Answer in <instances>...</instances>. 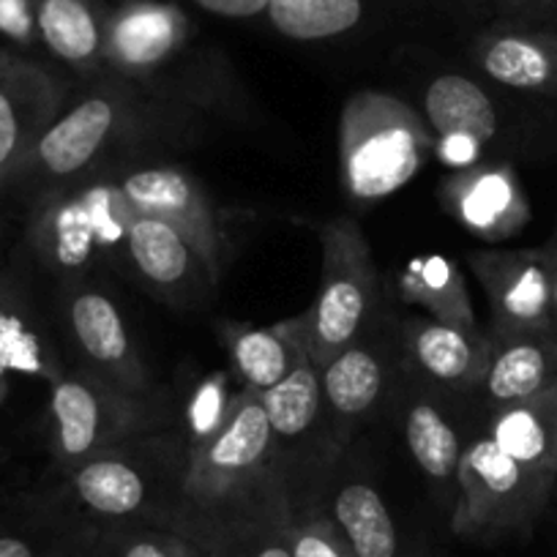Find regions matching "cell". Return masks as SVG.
I'll return each instance as SVG.
<instances>
[{
    "instance_id": "31",
    "label": "cell",
    "mask_w": 557,
    "mask_h": 557,
    "mask_svg": "<svg viewBox=\"0 0 557 557\" xmlns=\"http://www.w3.org/2000/svg\"><path fill=\"white\" fill-rule=\"evenodd\" d=\"M287 544L293 557H356L331 519L287 524Z\"/></svg>"
},
{
    "instance_id": "5",
    "label": "cell",
    "mask_w": 557,
    "mask_h": 557,
    "mask_svg": "<svg viewBox=\"0 0 557 557\" xmlns=\"http://www.w3.org/2000/svg\"><path fill=\"white\" fill-rule=\"evenodd\" d=\"M490 298L495 339L533 331H557L552 301V257L546 249L481 251L470 257Z\"/></svg>"
},
{
    "instance_id": "35",
    "label": "cell",
    "mask_w": 557,
    "mask_h": 557,
    "mask_svg": "<svg viewBox=\"0 0 557 557\" xmlns=\"http://www.w3.org/2000/svg\"><path fill=\"white\" fill-rule=\"evenodd\" d=\"M517 23L557 25V0H497Z\"/></svg>"
},
{
    "instance_id": "2",
    "label": "cell",
    "mask_w": 557,
    "mask_h": 557,
    "mask_svg": "<svg viewBox=\"0 0 557 557\" xmlns=\"http://www.w3.org/2000/svg\"><path fill=\"white\" fill-rule=\"evenodd\" d=\"M271 441L273 432L260 394L246 388L230 407L224 424L191 457L184 490L191 506L202 513L191 539L206 552L227 544L240 530L235 506L257 484Z\"/></svg>"
},
{
    "instance_id": "10",
    "label": "cell",
    "mask_w": 557,
    "mask_h": 557,
    "mask_svg": "<svg viewBox=\"0 0 557 557\" xmlns=\"http://www.w3.org/2000/svg\"><path fill=\"white\" fill-rule=\"evenodd\" d=\"M191 23L175 3L123 0L107 14L104 61L128 74L162 66L186 45Z\"/></svg>"
},
{
    "instance_id": "12",
    "label": "cell",
    "mask_w": 557,
    "mask_h": 557,
    "mask_svg": "<svg viewBox=\"0 0 557 557\" xmlns=\"http://www.w3.org/2000/svg\"><path fill=\"white\" fill-rule=\"evenodd\" d=\"M69 325L85 358L101 369L110 383H117L123 391L139 388L143 369L137 352L128 339L126 323L104 293L79 290L69 304Z\"/></svg>"
},
{
    "instance_id": "33",
    "label": "cell",
    "mask_w": 557,
    "mask_h": 557,
    "mask_svg": "<svg viewBox=\"0 0 557 557\" xmlns=\"http://www.w3.org/2000/svg\"><path fill=\"white\" fill-rule=\"evenodd\" d=\"M227 416L230 410H224V380L216 377L208 385H202V391L197 394L195 407H191V424H195L197 435L206 441L224 424Z\"/></svg>"
},
{
    "instance_id": "32",
    "label": "cell",
    "mask_w": 557,
    "mask_h": 557,
    "mask_svg": "<svg viewBox=\"0 0 557 557\" xmlns=\"http://www.w3.org/2000/svg\"><path fill=\"white\" fill-rule=\"evenodd\" d=\"M0 36L20 47L39 39L36 30V0H0Z\"/></svg>"
},
{
    "instance_id": "22",
    "label": "cell",
    "mask_w": 557,
    "mask_h": 557,
    "mask_svg": "<svg viewBox=\"0 0 557 557\" xmlns=\"http://www.w3.org/2000/svg\"><path fill=\"white\" fill-rule=\"evenodd\" d=\"M331 522L356 557H399V535L388 506L369 484L342 486Z\"/></svg>"
},
{
    "instance_id": "20",
    "label": "cell",
    "mask_w": 557,
    "mask_h": 557,
    "mask_svg": "<svg viewBox=\"0 0 557 557\" xmlns=\"http://www.w3.org/2000/svg\"><path fill=\"white\" fill-rule=\"evenodd\" d=\"M30 240H34L41 260L55 271H79L99 246L83 191L50 197L36 211Z\"/></svg>"
},
{
    "instance_id": "11",
    "label": "cell",
    "mask_w": 557,
    "mask_h": 557,
    "mask_svg": "<svg viewBox=\"0 0 557 557\" xmlns=\"http://www.w3.org/2000/svg\"><path fill=\"white\" fill-rule=\"evenodd\" d=\"M117 126V104L110 96H90L55 117L39 139L25 175L41 181H66L83 173L107 146Z\"/></svg>"
},
{
    "instance_id": "19",
    "label": "cell",
    "mask_w": 557,
    "mask_h": 557,
    "mask_svg": "<svg viewBox=\"0 0 557 557\" xmlns=\"http://www.w3.org/2000/svg\"><path fill=\"white\" fill-rule=\"evenodd\" d=\"M399 293L407 304L421 307L437 323L479 334L468 285L459 268L443 255L412 257L399 276Z\"/></svg>"
},
{
    "instance_id": "30",
    "label": "cell",
    "mask_w": 557,
    "mask_h": 557,
    "mask_svg": "<svg viewBox=\"0 0 557 557\" xmlns=\"http://www.w3.org/2000/svg\"><path fill=\"white\" fill-rule=\"evenodd\" d=\"M112 557H208V552L181 530L148 528L121 535Z\"/></svg>"
},
{
    "instance_id": "7",
    "label": "cell",
    "mask_w": 557,
    "mask_h": 557,
    "mask_svg": "<svg viewBox=\"0 0 557 557\" xmlns=\"http://www.w3.org/2000/svg\"><path fill=\"white\" fill-rule=\"evenodd\" d=\"M121 191L137 216L159 219L178 230L200 257L208 276H219L222 233L211 200L191 175L175 168H146L126 175L121 181Z\"/></svg>"
},
{
    "instance_id": "38",
    "label": "cell",
    "mask_w": 557,
    "mask_h": 557,
    "mask_svg": "<svg viewBox=\"0 0 557 557\" xmlns=\"http://www.w3.org/2000/svg\"><path fill=\"white\" fill-rule=\"evenodd\" d=\"M208 557H213V555H208ZM224 557H293L290 544H287V528L282 530V533H278L273 541L262 544L260 549L244 552V555H224Z\"/></svg>"
},
{
    "instance_id": "14",
    "label": "cell",
    "mask_w": 557,
    "mask_h": 557,
    "mask_svg": "<svg viewBox=\"0 0 557 557\" xmlns=\"http://www.w3.org/2000/svg\"><path fill=\"white\" fill-rule=\"evenodd\" d=\"M407 350L416 367L443 385L473 388L484 383L486 367L492 356V339L479 334H468L454 325L437 320L410 318L405 320Z\"/></svg>"
},
{
    "instance_id": "4",
    "label": "cell",
    "mask_w": 557,
    "mask_h": 557,
    "mask_svg": "<svg viewBox=\"0 0 557 557\" xmlns=\"http://www.w3.org/2000/svg\"><path fill=\"white\" fill-rule=\"evenodd\" d=\"M457 484L454 530L475 541L530 533L555 490V481L519 465L490 435L465 448Z\"/></svg>"
},
{
    "instance_id": "8",
    "label": "cell",
    "mask_w": 557,
    "mask_h": 557,
    "mask_svg": "<svg viewBox=\"0 0 557 557\" xmlns=\"http://www.w3.org/2000/svg\"><path fill=\"white\" fill-rule=\"evenodd\" d=\"M473 61L492 83L541 99H557V30L500 23L473 41Z\"/></svg>"
},
{
    "instance_id": "18",
    "label": "cell",
    "mask_w": 557,
    "mask_h": 557,
    "mask_svg": "<svg viewBox=\"0 0 557 557\" xmlns=\"http://www.w3.org/2000/svg\"><path fill=\"white\" fill-rule=\"evenodd\" d=\"M424 104L435 137H468L484 146L500 128L495 101L475 79L462 74H441L432 79Z\"/></svg>"
},
{
    "instance_id": "39",
    "label": "cell",
    "mask_w": 557,
    "mask_h": 557,
    "mask_svg": "<svg viewBox=\"0 0 557 557\" xmlns=\"http://www.w3.org/2000/svg\"><path fill=\"white\" fill-rule=\"evenodd\" d=\"M0 557H39L28 539L14 533H0Z\"/></svg>"
},
{
    "instance_id": "24",
    "label": "cell",
    "mask_w": 557,
    "mask_h": 557,
    "mask_svg": "<svg viewBox=\"0 0 557 557\" xmlns=\"http://www.w3.org/2000/svg\"><path fill=\"white\" fill-rule=\"evenodd\" d=\"M126 249L137 271L153 285H181L189 273L191 262H200L189 240L170 224L159 219L137 216L128 227ZM202 265V262H200Z\"/></svg>"
},
{
    "instance_id": "13",
    "label": "cell",
    "mask_w": 557,
    "mask_h": 557,
    "mask_svg": "<svg viewBox=\"0 0 557 557\" xmlns=\"http://www.w3.org/2000/svg\"><path fill=\"white\" fill-rule=\"evenodd\" d=\"M557 380V331H533L492 339L484 391L497 407L541 394Z\"/></svg>"
},
{
    "instance_id": "40",
    "label": "cell",
    "mask_w": 557,
    "mask_h": 557,
    "mask_svg": "<svg viewBox=\"0 0 557 557\" xmlns=\"http://www.w3.org/2000/svg\"><path fill=\"white\" fill-rule=\"evenodd\" d=\"M546 251H549L552 271H555V278H552V301H555V323H557V240Z\"/></svg>"
},
{
    "instance_id": "6",
    "label": "cell",
    "mask_w": 557,
    "mask_h": 557,
    "mask_svg": "<svg viewBox=\"0 0 557 557\" xmlns=\"http://www.w3.org/2000/svg\"><path fill=\"white\" fill-rule=\"evenodd\" d=\"M61 115V85L47 69L0 50V186L23 178L39 139Z\"/></svg>"
},
{
    "instance_id": "9",
    "label": "cell",
    "mask_w": 557,
    "mask_h": 557,
    "mask_svg": "<svg viewBox=\"0 0 557 557\" xmlns=\"http://www.w3.org/2000/svg\"><path fill=\"white\" fill-rule=\"evenodd\" d=\"M52 443L61 462L83 465L126 432L121 396L85 377H55L52 383Z\"/></svg>"
},
{
    "instance_id": "25",
    "label": "cell",
    "mask_w": 557,
    "mask_h": 557,
    "mask_svg": "<svg viewBox=\"0 0 557 557\" xmlns=\"http://www.w3.org/2000/svg\"><path fill=\"white\" fill-rule=\"evenodd\" d=\"M260 399L262 407H265L273 437L304 435L312 426L314 418H318L320 399H323L318 367L312 363L309 352L298 358V363L290 369L285 380H278L276 385L262 391Z\"/></svg>"
},
{
    "instance_id": "29",
    "label": "cell",
    "mask_w": 557,
    "mask_h": 557,
    "mask_svg": "<svg viewBox=\"0 0 557 557\" xmlns=\"http://www.w3.org/2000/svg\"><path fill=\"white\" fill-rule=\"evenodd\" d=\"M83 200L88 206L90 222L96 230V244L115 246L126 244V235L137 213L132 211L128 200L123 197L121 184H99L83 191Z\"/></svg>"
},
{
    "instance_id": "27",
    "label": "cell",
    "mask_w": 557,
    "mask_h": 557,
    "mask_svg": "<svg viewBox=\"0 0 557 557\" xmlns=\"http://www.w3.org/2000/svg\"><path fill=\"white\" fill-rule=\"evenodd\" d=\"M383 388V367L367 347H345L323 367V394L342 418L363 416Z\"/></svg>"
},
{
    "instance_id": "28",
    "label": "cell",
    "mask_w": 557,
    "mask_h": 557,
    "mask_svg": "<svg viewBox=\"0 0 557 557\" xmlns=\"http://www.w3.org/2000/svg\"><path fill=\"white\" fill-rule=\"evenodd\" d=\"M405 437L418 468L435 481L457 479L462 446L459 435L435 405H412L405 418Z\"/></svg>"
},
{
    "instance_id": "36",
    "label": "cell",
    "mask_w": 557,
    "mask_h": 557,
    "mask_svg": "<svg viewBox=\"0 0 557 557\" xmlns=\"http://www.w3.org/2000/svg\"><path fill=\"white\" fill-rule=\"evenodd\" d=\"M195 3L200 9H206V12L216 14V17L249 20L257 17V14H265L271 0H195Z\"/></svg>"
},
{
    "instance_id": "15",
    "label": "cell",
    "mask_w": 557,
    "mask_h": 557,
    "mask_svg": "<svg viewBox=\"0 0 557 557\" xmlns=\"http://www.w3.org/2000/svg\"><path fill=\"white\" fill-rule=\"evenodd\" d=\"M490 437L519 465L557 484V380L530 399L497 407Z\"/></svg>"
},
{
    "instance_id": "17",
    "label": "cell",
    "mask_w": 557,
    "mask_h": 557,
    "mask_svg": "<svg viewBox=\"0 0 557 557\" xmlns=\"http://www.w3.org/2000/svg\"><path fill=\"white\" fill-rule=\"evenodd\" d=\"M107 12L96 0H36L39 41L69 66L90 69L104 61Z\"/></svg>"
},
{
    "instance_id": "26",
    "label": "cell",
    "mask_w": 557,
    "mask_h": 557,
    "mask_svg": "<svg viewBox=\"0 0 557 557\" xmlns=\"http://www.w3.org/2000/svg\"><path fill=\"white\" fill-rule=\"evenodd\" d=\"M265 17L287 39H334L361 23L363 0H271Z\"/></svg>"
},
{
    "instance_id": "37",
    "label": "cell",
    "mask_w": 557,
    "mask_h": 557,
    "mask_svg": "<svg viewBox=\"0 0 557 557\" xmlns=\"http://www.w3.org/2000/svg\"><path fill=\"white\" fill-rule=\"evenodd\" d=\"M435 148L448 168H470L481 153L479 143L468 137H437Z\"/></svg>"
},
{
    "instance_id": "34",
    "label": "cell",
    "mask_w": 557,
    "mask_h": 557,
    "mask_svg": "<svg viewBox=\"0 0 557 557\" xmlns=\"http://www.w3.org/2000/svg\"><path fill=\"white\" fill-rule=\"evenodd\" d=\"M23 367L36 369L34 350L23 345V334L14 325L0 323V401L9 391V374Z\"/></svg>"
},
{
    "instance_id": "1",
    "label": "cell",
    "mask_w": 557,
    "mask_h": 557,
    "mask_svg": "<svg viewBox=\"0 0 557 557\" xmlns=\"http://www.w3.org/2000/svg\"><path fill=\"white\" fill-rule=\"evenodd\" d=\"M430 123L394 96L363 90L342 110V186L352 200L372 202L410 184L430 159L435 139Z\"/></svg>"
},
{
    "instance_id": "23",
    "label": "cell",
    "mask_w": 557,
    "mask_h": 557,
    "mask_svg": "<svg viewBox=\"0 0 557 557\" xmlns=\"http://www.w3.org/2000/svg\"><path fill=\"white\" fill-rule=\"evenodd\" d=\"M72 490L85 508L107 519L137 517L148 503L143 475L121 459L94 457L77 465L72 473Z\"/></svg>"
},
{
    "instance_id": "3",
    "label": "cell",
    "mask_w": 557,
    "mask_h": 557,
    "mask_svg": "<svg viewBox=\"0 0 557 557\" xmlns=\"http://www.w3.org/2000/svg\"><path fill=\"white\" fill-rule=\"evenodd\" d=\"M323 278L312 309L301 318L304 345L318 369L356 342L377 301L372 249L352 219H334L320 230Z\"/></svg>"
},
{
    "instance_id": "16",
    "label": "cell",
    "mask_w": 557,
    "mask_h": 557,
    "mask_svg": "<svg viewBox=\"0 0 557 557\" xmlns=\"http://www.w3.org/2000/svg\"><path fill=\"white\" fill-rule=\"evenodd\" d=\"M451 211L484 238H506L528 219L517 178L506 168L468 170L448 184Z\"/></svg>"
},
{
    "instance_id": "21",
    "label": "cell",
    "mask_w": 557,
    "mask_h": 557,
    "mask_svg": "<svg viewBox=\"0 0 557 557\" xmlns=\"http://www.w3.org/2000/svg\"><path fill=\"white\" fill-rule=\"evenodd\" d=\"M230 352L246 388L268 391L285 380L298 358L307 352L301 334V320L278 325V329H240L230 336Z\"/></svg>"
}]
</instances>
